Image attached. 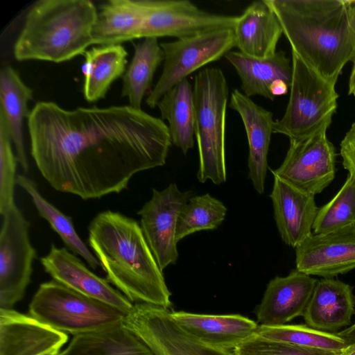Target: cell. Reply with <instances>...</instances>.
Returning <instances> with one entry per match:
<instances>
[{
	"label": "cell",
	"mask_w": 355,
	"mask_h": 355,
	"mask_svg": "<svg viewBox=\"0 0 355 355\" xmlns=\"http://www.w3.org/2000/svg\"><path fill=\"white\" fill-rule=\"evenodd\" d=\"M128 53L121 44L94 46L84 53V97L88 102L103 98L112 83L126 69Z\"/></svg>",
	"instance_id": "4316f807"
},
{
	"label": "cell",
	"mask_w": 355,
	"mask_h": 355,
	"mask_svg": "<svg viewBox=\"0 0 355 355\" xmlns=\"http://www.w3.org/2000/svg\"><path fill=\"white\" fill-rule=\"evenodd\" d=\"M327 129L290 140L286 155L279 168L271 170L272 175L313 196L323 191L336 175V151L327 138Z\"/></svg>",
	"instance_id": "8fae6325"
},
{
	"label": "cell",
	"mask_w": 355,
	"mask_h": 355,
	"mask_svg": "<svg viewBox=\"0 0 355 355\" xmlns=\"http://www.w3.org/2000/svg\"><path fill=\"white\" fill-rule=\"evenodd\" d=\"M195 136L197 141L200 182L216 184L226 181L225 124L229 89L223 71L207 67L193 81Z\"/></svg>",
	"instance_id": "5b68a950"
},
{
	"label": "cell",
	"mask_w": 355,
	"mask_h": 355,
	"mask_svg": "<svg viewBox=\"0 0 355 355\" xmlns=\"http://www.w3.org/2000/svg\"><path fill=\"white\" fill-rule=\"evenodd\" d=\"M292 52L336 85L355 60V0H266Z\"/></svg>",
	"instance_id": "7a4b0ae2"
},
{
	"label": "cell",
	"mask_w": 355,
	"mask_h": 355,
	"mask_svg": "<svg viewBox=\"0 0 355 355\" xmlns=\"http://www.w3.org/2000/svg\"><path fill=\"white\" fill-rule=\"evenodd\" d=\"M44 271L52 279L89 297L105 303L127 314L132 303L106 279L92 272L73 252L52 244L49 253L41 257Z\"/></svg>",
	"instance_id": "9a60e30c"
},
{
	"label": "cell",
	"mask_w": 355,
	"mask_h": 355,
	"mask_svg": "<svg viewBox=\"0 0 355 355\" xmlns=\"http://www.w3.org/2000/svg\"><path fill=\"white\" fill-rule=\"evenodd\" d=\"M88 243L107 281L132 303L171 306L162 270L135 220L117 211L100 212L89 223Z\"/></svg>",
	"instance_id": "3957f363"
},
{
	"label": "cell",
	"mask_w": 355,
	"mask_h": 355,
	"mask_svg": "<svg viewBox=\"0 0 355 355\" xmlns=\"http://www.w3.org/2000/svg\"><path fill=\"white\" fill-rule=\"evenodd\" d=\"M342 355H355V346L347 348Z\"/></svg>",
	"instance_id": "f35d334b"
},
{
	"label": "cell",
	"mask_w": 355,
	"mask_h": 355,
	"mask_svg": "<svg viewBox=\"0 0 355 355\" xmlns=\"http://www.w3.org/2000/svg\"><path fill=\"white\" fill-rule=\"evenodd\" d=\"M255 335L266 340L297 347L335 352L347 349L345 342L336 334L319 331L308 325L259 324Z\"/></svg>",
	"instance_id": "4dcf8cb0"
},
{
	"label": "cell",
	"mask_w": 355,
	"mask_h": 355,
	"mask_svg": "<svg viewBox=\"0 0 355 355\" xmlns=\"http://www.w3.org/2000/svg\"><path fill=\"white\" fill-rule=\"evenodd\" d=\"M191 195L171 183L161 191L153 189L151 198L138 211L144 236L162 271L178 259V220Z\"/></svg>",
	"instance_id": "4fadbf2b"
},
{
	"label": "cell",
	"mask_w": 355,
	"mask_h": 355,
	"mask_svg": "<svg viewBox=\"0 0 355 355\" xmlns=\"http://www.w3.org/2000/svg\"><path fill=\"white\" fill-rule=\"evenodd\" d=\"M32 98V89L24 83L17 71L8 65L1 67L0 116L7 124L18 163L25 173L28 171L29 164L24 144L23 123L29 116L28 105Z\"/></svg>",
	"instance_id": "cb8c5ba5"
},
{
	"label": "cell",
	"mask_w": 355,
	"mask_h": 355,
	"mask_svg": "<svg viewBox=\"0 0 355 355\" xmlns=\"http://www.w3.org/2000/svg\"><path fill=\"white\" fill-rule=\"evenodd\" d=\"M349 94L355 96V60L354 61L353 67L349 76Z\"/></svg>",
	"instance_id": "74e56055"
},
{
	"label": "cell",
	"mask_w": 355,
	"mask_h": 355,
	"mask_svg": "<svg viewBox=\"0 0 355 355\" xmlns=\"http://www.w3.org/2000/svg\"><path fill=\"white\" fill-rule=\"evenodd\" d=\"M144 18L142 0L106 1L101 6L93 28L94 44H120L140 38Z\"/></svg>",
	"instance_id": "d4e9b609"
},
{
	"label": "cell",
	"mask_w": 355,
	"mask_h": 355,
	"mask_svg": "<svg viewBox=\"0 0 355 355\" xmlns=\"http://www.w3.org/2000/svg\"><path fill=\"white\" fill-rule=\"evenodd\" d=\"M98 12L89 0H40L28 10L15 42V59L55 63L84 54L94 44Z\"/></svg>",
	"instance_id": "277c9868"
},
{
	"label": "cell",
	"mask_w": 355,
	"mask_h": 355,
	"mask_svg": "<svg viewBox=\"0 0 355 355\" xmlns=\"http://www.w3.org/2000/svg\"><path fill=\"white\" fill-rule=\"evenodd\" d=\"M355 225V175L349 173L336 195L318 209L313 230L326 234Z\"/></svg>",
	"instance_id": "d6a6232c"
},
{
	"label": "cell",
	"mask_w": 355,
	"mask_h": 355,
	"mask_svg": "<svg viewBox=\"0 0 355 355\" xmlns=\"http://www.w3.org/2000/svg\"><path fill=\"white\" fill-rule=\"evenodd\" d=\"M122 324L155 355H233L189 334L174 320L169 309L162 306L135 303Z\"/></svg>",
	"instance_id": "30bf717a"
},
{
	"label": "cell",
	"mask_w": 355,
	"mask_h": 355,
	"mask_svg": "<svg viewBox=\"0 0 355 355\" xmlns=\"http://www.w3.org/2000/svg\"><path fill=\"white\" fill-rule=\"evenodd\" d=\"M164 53L156 37H148L135 45L132 60L123 75L121 95L127 97L129 105L140 110L142 100L150 89L154 74Z\"/></svg>",
	"instance_id": "f1b7e54d"
},
{
	"label": "cell",
	"mask_w": 355,
	"mask_h": 355,
	"mask_svg": "<svg viewBox=\"0 0 355 355\" xmlns=\"http://www.w3.org/2000/svg\"><path fill=\"white\" fill-rule=\"evenodd\" d=\"M164 53L162 73L146 102L157 106L164 94L191 73L225 56L235 47L233 30H216L161 43Z\"/></svg>",
	"instance_id": "ba28073f"
},
{
	"label": "cell",
	"mask_w": 355,
	"mask_h": 355,
	"mask_svg": "<svg viewBox=\"0 0 355 355\" xmlns=\"http://www.w3.org/2000/svg\"><path fill=\"white\" fill-rule=\"evenodd\" d=\"M336 334L345 342L347 348L355 346V324Z\"/></svg>",
	"instance_id": "8d00e7d4"
},
{
	"label": "cell",
	"mask_w": 355,
	"mask_h": 355,
	"mask_svg": "<svg viewBox=\"0 0 355 355\" xmlns=\"http://www.w3.org/2000/svg\"><path fill=\"white\" fill-rule=\"evenodd\" d=\"M354 313L352 287L340 280L323 278L318 282L303 317L309 327L331 333L349 324Z\"/></svg>",
	"instance_id": "7402d4cb"
},
{
	"label": "cell",
	"mask_w": 355,
	"mask_h": 355,
	"mask_svg": "<svg viewBox=\"0 0 355 355\" xmlns=\"http://www.w3.org/2000/svg\"><path fill=\"white\" fill-rule=\"evenodd\" d=\"M270 197L274 216L282 241L296 248L312 234L318 211L315 196L273 175Z\"/></svg>",
	"instance_id": "ac0fdd59"
},
{
	"label": "cell",
	"mask_w": 355,
	"mask_h": 355,
	"mask_svg": "<svg viewBox=\"0 0 355 355\" xmlns=\"http://www.w3.org/2000/svg\"><path fill=\"white\" fill-rule=\"evenodd\" d=\"M235 47L257 58L273 55L283 34L282 26L266 0L252 2L237 16L233 28Z\"/></svg>",
	"instance_id": "44dd1931"
},
{
	"label": "cell",
	"mask_w": 355,
	"mask_h": 355,
	"mask_svg": "<svg viewBox=\"0 0 355 355\" xmlns=\"http://www.w3.org/2000/svg\"><path fill=\"white\" fill-rule=\"evenodd\" d=\"M12 141L7 124L0 116V214L16 205L14 198L17 185L18 160L12 147Z\"/></svg>",
	"instance_id": "836d02e7"
},
{
	"label": "cell",
	"mask_w": 355,
	"mask_h": 355,
	"mask_svg": "<svg viewBox=\"0 0 355 355\" xmlns=\"http://www.w3.org/2000/svg\"><path fill=\"white\" fill-rule=\"evenodd\" d=\"M0 230V308L12 309L24 297L33 273L36 250L30 224L17 205L1 215Z\"/></svg>",
	"instance_id": "9c48e42d"
},
{
	"label": "cell",
	"mask_w": 355,
	"mask_h": 355,
	"mask_svg": "<svg viewBox=\"0 0 355 355\" xmlns=\"http://www.w3.org/2000/svg\"><path fill=\"white\" fill-rule=\"evenodd\" d=\"M157 106L162 119L168 123L171 143L186 155L194 144L196 114L193 87L188 79L166 92Z\"/></svg>",
	"instance_id": "83f0119b"
},
{
	"label": "cell",
	"mask_w": 355,
	"mask_h": 355,
	"mask_svg": "<svg viewBox=\"0 0 355 355\" xmlns=\"http://www.w3.org/2000/svg\"><path fill=\"white\" fill-rule=\"evenodd\" d=\"M27 125L41 175L83 200L121 192L137 173L164 165L172 144L162 119L130 105L66 110L40 101Z\"/></svg>",
	"instance_id": "6da1fadb"
},
{
	"label": "cell",
	"mask_w": 355,
	"mask_h": 355,
	"mask_svg": "<svg viewBox=\"0 0 355 355\" xmlns=\"http://www.w3.org/2000/svg\"><path fill=\"white\" fill-rule=\"evenodd\" d=\"M171 315L183 329L200 341L230 352L254 336L259 327L254 320L238 314L171 311Z\"/></svg>",
	"instance_id": "ffe728a7"
},
{
	"label": "cell",
	"mask_w": 355,
	"mask_h": 355,
	"mask_svg": "<svg viewBox=\"0 0 355 355\" xmlns=\"http://www.w3.org/2000/svg\"><path fill=\"white\" fill-rule=\"evenodd\" d=\"M67 340L29 315L0 308V355H57Z\"/></svg>",
	"instance_id": "2e32d148"
},
{
	"label": "cell",
	"mask_w": 355,
	"mask_h": 355,
	"mask_svg": "<svg viewBox=\"0 0 355 355\" xmlns=\"http://www.w3.org/2000/svg\"><path fill=\"white\" fill-rule=\"evenodd\" d=\"M230 107L237 112L247 135L248 175L256 191L262 194L268 170V154L274 120L272 113L255 103L239 89L232 91Z\"/></svg>",
	"instance_id": "d6986e66"
},
{
	"label": "cell",
	"mask_w": 355,
	"mask_h": 355,
	"mask_svg": "<svg viewBox=\"0 0 355 355\" xmlns=\"http://www.w3.org/2000/svg\"><path fill=\"white\" fill-rule=\"evenodd\" d=\"M343 352L272 342L256 335L232 351L234 355H342Z\"/></svg>",
	"instance_id": "e575fe53"
},
{
	"label": "cell",
	"mask_w": 355,
	"mask_h": 355,
	"mask_svg": "<svg viewBox=\"0 0 355 355\" xmlns=\"http://www.w3.org/2000/svg\"><path fill=\"white\" fill-rule=\"evenodd\" d=\"M296 269L333 278L355 269V225L326 234H312L295 248Z\"/></svg>",
	"instance_id": "5bb4252c"
},
{
	"label": "cell",
	"mask_w": 355,
	"mask_h": 355,
	"mask_svg": "<svg viewBox=\"0 0 355 355\" xmlns=\"http://www.w3.org/2000/svg\"><path fill=\"white\" fill-rule=\"evenodd\" d=\"M144 18L140 38L178 39L233 29L237 16L209 12L188 0H142Z\"/></svg>",
	"instance_id": "7c38bea8"
},
{
	"label": "cell",
	"mask_w": 355,
	"mask_h": 355,
	"mask_svg": "<svg viewBox=\"0 0 355 355\" xmlns=\"http://www.w3.org/2000/svg\"><path fill=\"white\" fill-rule=\"evenodd\" d=\"M340 155L343 167L355 175V122L340 143Z\"/></svg>",
	"instance_id": "d590c367"
},
{
	"label": "cell",
	"mask_w": 355,
	"mask_h": 355,
	"mask_svg": "<svg viewBox=\"0 0 355 355\" xmlns=\"http://www.w3.org/2000/svg\"><path fill=\"white\" fill-rule=\"evenodd\" d=\"M227 208L209 193L191 197L178 220L176 241L202 230L217 228L224 220Z\"/></svg>",
	"instance_id": "1f68e13d"
},
{
	"label": "cell",
	"mask_w": 355,
	"mask_h": 355,
	"mask_svg": "<svg viewBox=\"0 0 355 355\" xmlns=\"http://www.w3.org/2000/svg\"><path fill=\"white\" fill-rule=\"evenodd\" d=\"M16 182L29 196L39 216L49 223L71 252L83 258L92 269L101 266L94 254L76 232L71 217L48 201L30 178L22 174L17 175Z\"/></svg>",
	"instance_id": "f546056e"
},
{
	"label": "cell",
	"mask_w": 355,
	"mask_h": 355,
	"mask_svg": "<svg viewBox=\"0 0 355 355\" xmlns=\"http://www.w3.org/2000/svg\"><path fill=\"white\" fill-rule=\"evenodd\" d=\"M292 81L283 116L274 122L273 133L300 140L328 127L337 107L338 94L332 84L292 52Z\"/></svg>",
	"instance_id": "52a82bcc"
},
{
	"label": "cell",
	"mask_w": 355,
	"mask_h": 355,
	"mask_svg": "<svg viewBox=\"0 0 355 355\" xmlns=\"http://www.w3.org/2000/svg\"><path fill=\"white\" fill-rule=\"evenodd\" d=\"M28 315L73 336L122 323L125 317L118 309L53 279L40 285L30 303Z\"/></svg>",
	"instance_id": "8992f818"
},
{
	"label": "cell",
	"mask_w": 355,
	"mask_h": 355,
	"mask_svg": "<svg viewBox=\"0 0 355 355\" xmlns=\"http://www.w3.org/2000/svg\"><path fill=\"white\" fill-rule=\"evenodd\" d=\"M234 355V354H233Z\"/></svg>",
	"instance_id": "ab89813d"
},
{
	"label": "cell",
	"mask_w": 355,
	"mask_h": 355,
	"mask_svg": "<svg viewBox=\"0 0 355 355\" xmlns=\"http://www.w3.org/2000/svg\"><path fill=\"white\" fill-rule=\"evenodd\" d=\"M318 282L297 269L286 277L273 278L257 310V322L261 325H282L303 316Z\"/></svg>",
	"instance_id": "e0dca14e"
},
{
	"label": "cell",
	"mask_w": 355,
	"mask_h": 355,
	"mask_svg": "<svg viewBox=\"0 0 355 355\" xmlns=\"http://www.w3.org/2000/svg\"><path fill=\"white\" fill-rule=\"evenodd\" d=\"M57 355H155L122 323L73 336Z\"/></svg>",
	"instance_id": "484cf974"
},
{
	"label": "cell",
	"mask_w": 355,
	"mask_h": 355,
	"mask_svg": "<svg viewBox=\"0 0 355 355\" xmlns=\"http://www.w3.org/2000/svg\"><path fill=\"white\" fill-rule=\"evenodd\" d=\"M225 58L236 69L243 94L248 97L259 95L273 101L270 89L275 83L282 80L289 87L291 85L292 62L283 51H277L268 58H257L230 51Z\"/></svg>",
	"instance_id": "603a6c76"
},
{
	"label": "cell",
	"mask_w": 355,
	"mask_h": 355,
	"mask_svg": "<svg viewBox=\"0 0 355 355\" xmlns=\"http://www.w3.org/2000/svg\"></svg>",
	"instance_id": "60d3db41"
}]
</instances>
